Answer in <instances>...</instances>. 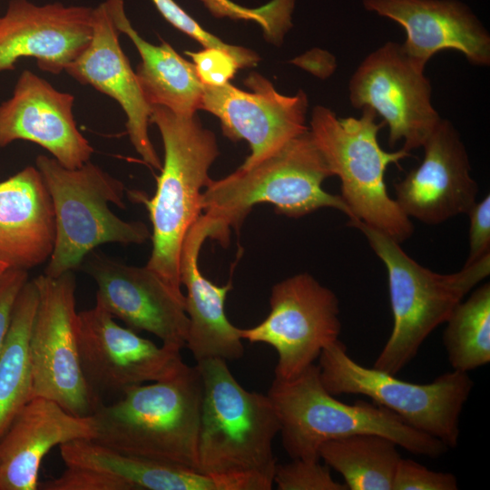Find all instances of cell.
<instances>
[{
    "mask_svg": "<svg viewBox=\"0 0 490 490\" xmlns=\"http://www.w3.org/2000/svg\"><path fill=\"white\" fill-rule=\"evenodd\" d=\"M38 305V291L28 280L15 301L9 329L0 350V438L33 398L30 337Z\"/></svg>",
    "mask_w": 490,
    "mask_h": 490,
    "instance_id": "cell-26",
    "label": "cell"
},
{
    "mask_svg": "<svg viewBox=\"0 0 490 490\" xmlns=\"http://www.w3.org/2000/svg\"><path fill=\"white\" fill-rule=\"evenodd\" d=\"M358 118H338L330 109L316 106L309 132L332 175L339 178L341 198L358 219L401 243L411 237L414 226L387 192L385 173L391 163L411 156L400 149L383 150L377 134L385 125L377 113L363 108Z\"/></svg>",
    "mask_w": 490,
    "mask_h": 490,
    "instance_id": "cell-8",
    "label": "cell"
},
{
    "mask_svg": "<svg viewBox=\"0 0 490 490\" xmlns=\"http://www.w3.org/2000/svg\"><path fill=\"white\" fill-rule=\"evenodd\" d=\"M467 214L470 220L469 253L464 266L490 254V195L476 201Z\"/></svg>",
    "mask_w": 490,
    "mask_h": 490,
    "instance_id": "cell-34",
    "label": "cell"
},
{
    "mask_svg": "<svg viewBox=\"0 0 490 490\" xmlns=\"http://www.w3.org/2000/svg\"><path fill=\"white\" fill-rule=\"evenodd\" d=\"M93 8L62 3L11 0L0 17V72L34 57L44 72L60 74L88 45Z\"/></svg>",
    "mask_w": 490,
    "mask_h": 490,
    "instance_id": "cell-18",
    "label": "cell"
},
{
    "mask_svg": "<svg viewBox=\"0 0 490 490\" xmlns=\"http://www.w3.org/2000/svg\"><path fill=\"white\" fill-rule=\"evenodd\" d=\"M94 280L96 304L135 331H147L162 345L185 347L189 318L185 296L177 295L146 265H127L93 250L81 264Z\"/></svg>",
    "mask_w": 490,
    "mask_h": 490,
    "instance_id": "cell-14",
    "label": "cell"
},
{
    "mask_svg": "<svg viewBox=\"0 0 490 490\" xmlns=\"http://www.w3.org/2000/svg\"><path fill=\"white\" fill-rule=\"evenodd\" d=\"M267 395L279 420L282 446L291 459L320 460L318 449L325 442L366 433L388 437L408 452L430 458L449 449L382 406L338 401L324 387L315 364L292 378L274 377Z\"/></svg>",
    "mask_w": 490,
    "mask_h": 490,
    "instance_id": "cell-5",
    "label": "cell"
},
{
    "mask_svg": "<svg viewBox=\"0 0 490 490\" xmlns=\"http://www.w3.org/2000/svg\"><path fill=\"white\" fill-rule=\"evenodd\" d=\"M196 366L203 386L199 472L221 490H270L278 465L272 444L280 426L270 397L245 389L224 359Z\"/></svg>",
    "mask_w": 490,
    "mask_h": 490,
    "instance_id": "cell-1",
    "label": "cell"
},
{
    "mask_svg": "<svg viewBox=\"0 0 490 490\" xmlns=\"http://www.w3.org/2000/svg\"><path fill=\"white\" fill-rule=\"evenodd\" d=\"M92 26L88 45L64 71L80 83L93 86L119 103L125 113L126 132L134 150L146 164L161 171L162 163L148 132L151 106L121 47L120 32L105 1L93 8Z\"/></svg>",
    "mask_w": 490,
    "mask_h": 490,
    "instance_id": "cell-21",
    "label": "cell"
},
{
    "mask_svg": "<svg viewBox=\"0 0 490 490\" xmlns=\"http://www.w3.org/2000/svg\"><path fill=\"white\" fill-rule=\"evenodd\" d=\"M250 92L230 83L203 85L201 108L220 119L223 133L232 141L245 140L250 154L241 167H250L274 152L296 136L309 131L306 125L308 98L279 93L272 83L252 73L245 80Z\"/></svg>",
    "mask_w": 490,
    "mask_h": 490,
    "instance_id": "cell-15",
    "label": "cell"
},
{
    "mask_svg": "<svg viewBox=\"0 0 490 490\" xmlns=\"http://www.w3.org/2000/svg\"><path fill=\"white\" fill-rule=\"evenodd\" d=\"M332 172L309 131L291 139L250 167H239L226 177L211 180L201 196L202 213L216 220L220 242L228 244L230 229L239 230L252 207L270 203L289 218H300L322 208L352 214L340 195L327 192L323 181Z\"/></svg>",
    "mask_w": 490,
    "mask_h": 490,
    "instance_id": "cell-4",
    "label": "cell"
},
{
    "mask_svg": "<svg viewBox=\"0 0 490 490\" xmlns=\"http://www.w3.org/2000/svg\"><path fill=\"white\" fill-rule=\"evenodd\" d=\"M27 281L28 270L8 268L0 274V350L9 329L15 301Z\"/></svg>",
    "mask_w": 490,
    "mask_h": 490,
    "instance_id": "cell-35",
    "label": "cell"
},
{
    "mask_svg": "<svg viewBox=\"0 0 490 490\" xmlns=\"http://www.w3.org/2000/svg\"><path fill=\"white\" fill-rule=\"evenodd\" d=\"M105 3L118 31L127 35L139 52L141 63L135 74L150 106H163L177 114H195L201 108L203 84L194 64L165 41L155 45L144 40L127 17L124 0Z\"/></svg>",
    "mask_w": 490,
    "mask_h": 490,
    "instance_id": "cell-25",
    "label": "cell"
},
{
    "mask_svg": "<svg viewBox=\"0 0 490 490\" xmlns=\"http://www.w3.org/2000/svg\"><path fill=\"white\" fill-rule=\"evenodd\" d=\"M270 311L260 324L240 328L250 343H264L278 354L275 378L289 379L314 364L341 331L337 295L303 272L276 283Z\"/></svg>",
    "mask_w": 490,
    "mask_h": 490,
    "instance_id": "cell-11",
    "label": "cell"
},
{
    "mask_svg": "<svg viewBox=\"0 0 490 490\" xmlns=\"http://www.w3.org/2000/svg\"><path fill=\"white\" fill-rule=\"evenodd\" d=\"M348 225L365 235L387 271L393 328L373 368L396 376L466 295L489 276L490 254L457 272L441 274L417 263L384 232L358 219Z\"/></svg>",
    "mask_w": 490,
    "mask_h": 490,
    "instance_id": "cell-6",
    "label": "cell"
},
{
    "mask_svg": "<svg viewBox=\"0 0 490 490\" xmlns=\"http://www.w3.org/2000/svg\"><path fill=\"white\" fill-rule=\"evenodd\" d=\"M65 469L40 490H221L199 471L124 455L93 439L59 446Z\"/></svg>",
    "mask_w": 490,
    "mask_h": 490,
    "instance_id": "cell-17",
    "label": "cell"
},
{
    "mask_svg": "<svg viewBox=\"0 0 490 490\" xmlns=\"http://www.w3.org/2000/svg\"><path fill=\"white\" fill-rule=\"evenodd\" d=\"M38 305L30 337L33 397L50 399L71 414L93 416L101 405L82 372L73 271L34 279Z\"/></svg>",
    "mask_w": 490,
    "mask_h": 490,
    "instance_id": "cell-10",
    "label": "cell"
},
{
    "mask_svg": "<svg viewBox=\"0 0 490 490\" xmlns=\"http://www.w3.org/2000/svg\"><path fill=\"white\" fill-rule=\"evenodd\" d=\"M397 445L377 434H356L322 444L319 458L344 478L349 490H392L402 458Z\"/></svg>",
    "mask_w": 490,
    "mask_h": 490,
    "instance_id": "cell-27",
    "label": "cell"
},
{
    "mask_svg": "<svg viewBox=\"0 0 490 490\" xmlns=\"http://www.w3.org/2000/svg\"><path fill=\"white\" fill-rule=\"evenodd\" d=\"M443 344L454 370L467 372L490 362V284L458 303L445 322Z\"/></svg>",
    "mask_w": 490,
    "mask_h": 490,
    "instance_id": "cell-28",
    "label": "cell"
},
{
    "mask_svg": "<svg viewBox=\"0 0 490 490\" xmlns=\"http://www.w3.org/2000/svg\"><path fill=\"white\" fill-rule=\"evenodd\" d=\"M194 64L198 78L203 85L221 86L234 76L240 68L236 59L229 53L204 48L199 52L186 51Z\"/></svg>",
    "mask_w": 490,
    "mask_h": 490,
    "instance_id": "cell-33",
    "label": "cell"
},
{
    "mask_svg": "<svg viewBox=\"0 0 490 490\" xmlns=\"http://www.w3.org/2000/svg\"><path fill=\"white\" fill-rule=\"evenodd\" d=\"M95 436L93 416H75L50 399L33 397L0 438V490H37L42 461L52 448Z\"/></svg>",
    "mask_w": 490,
    "mask_h": 490,
    "instance_id": "cell-23",
    "label": "cell"
},
{
    "mask_svg": "<svg viewBox=\"0 0 490 490\" xmlns=\"http://www.w3.org/2000/svg\"><path fill=\"white\" fill-rule=\"evenodd\" d=\"M74 96L60 92L34 73H21L11 98L0 104V148L15 141L34 142L63 166L81 167L93 148L73 114Z\"/></svg>",
    "mask_w": 490,
    "mask_h": 490,
    "instance_id": "cell-19",
    "label": "cell"
},
{
    "mask_svg": "<svg viewBox=\"0 0 490 490\" xmlns=\"http://www.w3.org/2000/svg\"><path fill=\"white\" fill-rule=\"evenodd\" d=\"M422 147L421 163L395 183L397 205L408 218L429 225L467 214L476 202L478 185L456 127L441 119Z\"/></svg>",
    "mask_w": 490,
    "mask_h": 490,
    "instance_id": "cell-16",
    "label": "cell"
},
{
    "mask_svg": "<svg viewBox=\"0 0 490 490\" xmlns=\"http://www.w3.org/2000/svg\"><path fill=\"white\" fill-rule=\"evenodd\" d=\"M363 6L404 28L402 49L424 70L442 50L462 53L473 65L490 64L489 32L458 0H363Z\"/></svg>",
    "mask_w": 490,
    "mask_h": 490,
    "instance_id": "cell-20",
    "label": "cell"
},
{
    "mask_svg": "<svg viewBox=\"0 0 490 490\" xmlns=\"http://www.w3.org/2000/svg\"><path fill=\"white\" fill-rule=\"evenodd\" d=\"M150 123L162 140L164 161L152 198L128 191L132 201L145 205L152 223L151 256L146 266L177 295L184 296L179 262L184 238L202 213V189L211 179L209 170L219 155L214 133L198 116L177 114L166 107L151 106Z\"/></svg>",
    "mask_w": 490,
    "mask_h": 490,
    "instance_id": "cell-2",
    "label": "cell"
},
{
    "mask_svg": "<svg viewBox=\"0 0 490 490\" xmlns=\"http://www.w3.org/2000/svg\"><path fill=\"white\" fill-rule=\"evenodd\" d=\"M202 379L184 366L172 377L134 386L93 417L97 443L124 455L199 471Z\"/></svg>",
    "mask_w": 490,
    "mask_h": 490,
    "instance_id": "cell-3",
    "label": "cell"
},
{
    "mask_svg": "<svg viewBox=\"0 0 490 490\" xmlns=\"http://www.w3.org/2000/svg\"><path fill=\"white\" fill-rule=\"evenodd\" d=\"M273 484L279 490H348L344 483L333 479L330 467L319 460L292 459L278 464Z\"/></svg>",
    "mask_w": 490,
    "mask_h": 490,
    "instance_id": "cell-31",
    "label": "cell"
},
{
    "mask_svg": "<svg viewBox=\"0 0 490 490\" xmlns=\"http://www.w3.org/2000/svg\"><path fill=\"white\" fill-rule=\"evenodd\" d=\"M318 359L321 382L331 395L366 396L448 448L458 445L460 416L474 387L467 372L453 369L426 384L403 381L361 366L339 339L328 345Z\"/></svg>",
    "mask_w": 490,
    "mask_h": 490,
    "instance_id": "cell-9",
    "label": "cell"
},
{
    "mask_svg": "<svg viewBox=\"0 0 490 490\" xmlns=\"http://www.w3.org/2000/svg\"><path fill=\"white\" fill-rule=\"evenodd\" d=\"M77 338L82 372L101 405L132 387L169 378L185 364L181 350L120 326L96 303L78 312Z\"/></svg>",
    "mask_w": 490,
    "mask_h": 490,
    "instance_id": "cell-13",
    "label": "cell"
},
{
    "mask_svg": "<svg viewBox=\"0 0 490 490\" xmlns=\"http://www.w3.org/2000/svg\"><path fill=\"white\" fill-rule=\"evenodd\" d=\"M50 194L55 240L44 274L56 278L80 267L85 257L105 243L142 244L151 239L142 221L124 220L110 209H125L123 183L90 161L70 169L54 158L35 159Z\"/></svg>",
    "mask_w": 490,
    "mask_h": 490,
    "instance_id": "cell-7",
    "label": "cell"
},
{
    "mask_svg": "<svg viewBox=\"0 0 490 490\" xmlns=\"http://www.w3.org/2000/svg\"><path fill=\"white\" fill-rule=\"evenodd\" d=\"M9 267L3 261L0 260V274L7 270Z\"/></svg>",
    "mask_w": 490,
    "mask_h": 490,
    "instance_id": "cell-36",
    "label": "cell"
},
{
    "mask_svg": "<svg viewBox=\"0 0 490 490\" xmlns=\"http://www.w3.org/2000/svg\"><path fill=\"white\" fill-rule=\"evenodd\" d=\"M431 83L405 54L387 42L360 63L348 83L351 105L370 108L388 127V144L409 152L422 147L442 119L431 103Z\"/></svg>",
    "mask_w": 490,
    "mask_h": 490,
    "instance_id": "cell-12",
    "label": "cell"
},
{
    "mask_svg": "<svg viewBox=\"0 0 490 490\" xmlns=\"http://www.w3.org/2000/svg\"><path fill=\"white\" fill-rule=\"evenodd\" d=\"M219 224L201 213L187 232L182 242L179 272L187 290L185 311L189 328L185 347L196 362L207 358L235 360L244 354L240 328L233 326L225 313V300L231 282L218 286L203 276L198 258L206 239H218Z\"/></svg>",
    "mask_w": 490,
    "mask_h": 490,
    "instance_id": "cell-22",
    "label": "cell"
},
{
    "mask_svg": "<svg viewBox=\"0 0 490 490\" xmlns=\"http://www.w3.org/2000/svg\"><path fill=\"white\" fill-rule=\"evenodd\" d=\"M457 479L451 473L436 472L425 466L401 458L393 480L392 490H456Z\"/></svg>",
    "mask_w": 490,
    "mask_h": 490,
    "instance_id": "cell-32",
    "label": "cell"
},
{
    "mask_svg": "<svg viewBox=\"0 0 490 490\" xmlns=\"http://www.w3.org/2000/svg\"><path fill=\"white\" fill-rule=\"evenodd\" d=\"M216 17L251 20L258 23L273 43H280L292 26L291 15L296 0H271L258 8H247L230 0H201Z\"/></svg>",
    "mask_w": 490,
    "mask_h": 490,
    "instance_id": "cell-29",
    "label": "cell"
},
{
    "mask_svg": "<svg viewBox=\"0 0 490 490\" xmlns=\"http://www.w3.org/2000/svg\"><path fill=\"white\" fill-rule=\"evenodd\" d=\"M160 14L178 30L198 41L204 48H216L231 54L240 68L255 66L260 58L252 51L224 43L199 24L174 0H151Z\"/></svg>",
    "mask_w": 490,
    "mask_h": 490,
    "instance_id": "cell-30",
    "label": "cell"
},
{
    "mask_svg": "<svg viewBox=\"0 0 490 490\" xmlns=\"http://www.w3.org/2000/svg\"><path fill=\"white\" fill-rule=\"evenodd\" d=\"M54 240L53 203L37 168L0 181V260L28 270L48 261Z\"/></svg>",
    "mask_w": 490,
    "mask_h": 490,
    "instance_id": "cell-24",
    "label": "cell"
}]
</instances>
